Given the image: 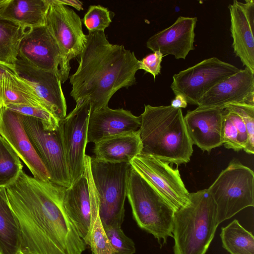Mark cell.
<instances>
[{
  "mask_svg": "<svg viewBox=\"0 0 254 254\" xmlns=\"http://www.w3.org/2000/svg\"><path fill=\"white\" fill-rule=\"evenodd\" d=\"M24 254H82L86 244L64 205L65 188L37 179L23 170L5 187Z\"/></svg>",
  "mask_w": 254,
  "mask_h": 254,
  "instance_id": "obj_1",
  "label": "cell"
},
{
  "mask_svg": "<svg viewBox=\"0 0 254 254\" xmlns=\"http://www.w3.org/2000/svg\"><path fill=\"white\" fill-rule=\"evenodd\" d=\"M86 37L78 66L68 77L70 95L76 103L88 100L93 112L108 107L119 89L136 84L139 60L123 45L110 43L104 32L89 33Z\"/></svg>",
  "mask_w": 254,
  "mask_h": 254,
  "instance_id": "obj_2",
  "label": "cell"
},
{
  "mask_svg": "<svg viewBox=\"0 0 254 254\" xmlns=\"http://www.w3.org/2000/svg\"><path fill=\"white\" fill-rule=\"evenodd\" d=\"M140 116V154L177 165L190 161L193 144L181 109L147 105Z\"/></svg>",
  "mask_w": 254,
  "mask_h": 254,
  "instance_id": "obj_3",
  "label": "cell"
},
{
  "mask_svg": "<svg viewBox=\"0 0 254 254\" xmlns=\"http://www.w3.org/2000/svg\"><path fill=\"white\" fill-rule=\"evenodd\" d=\"M219 225L207 189L190 193L189 202L174 214V254H206Z\"/></svg>",
  "mask_w": 254,
  "mask_h": 254,
  "instance_id": "obj_4",
  "label": "cell"
},
{
  "mask_svg": "<svg viewBox=\"0 0 254 254\" xmlns=\"http://www.w3.org/2000/svg\"><path fill=\"white\" fill-rule=\"evenodd\" d=\"M132 215L137 225L152 235L161 246L173 237L175 211L165 200L133 169L127 191Z\"/></svg>",
  "mask_w": 254,
  "mask_h": 254,
  "instance_id": "obj_5",
  "label": "cell"
},
{
  "mask_svg": "<svg viewBox=\"0 0 254 254\" xmlns=\"http://www.w3.org/2000/svg\"><path fill=\"white\" fill-rule=\"evenodd\" d=\"M131 168L130 163H112L91 158L90 169L103 227L121 226L124 221Z\"/></svg>",
  "mask_w": 254,
  "mask_h": 254,
  "instance_id": "obj_6",
  "label": "cell"
},
{
  "mask_svg": "<svg viewBox=\"0 0 254 254\" xmlns=\"http://www.w3.org/2000/svg\"><path fill=\"white\" fill-rule=\"evenodd\" d=\"M216 206L218 223L254 206V174L233 159L207 189Z\"/></svg>",
  "mask_w": 254,
  "mask_h": 254,
  "instance_id": "obj_7",
  "label": "cell"
},
{
  "mask_svg": "<svg viewBox=\"0 0 254 254\" xmlns=\"http://www.w3.org/2000/svg\"><path fill=\"white\" fill-rule=\"evenodd\" d=\"M91 159L86 154L83 174L65 189L64 198L67 216L81 238L88 246L93 224L99 214L98 198L90 169Z\"/></svg>",
  "mask_w": 254,
  "mask_h": 254,
  "instance_id": "obj_8",
  "label": "cell"
},
{
  "mask_svg": "<svg viewBox=\"0 0 254 254\" xmlns=\"http://www.w3.org/2000/svg\"><path fill=\"white\" fill-rule=\"evenodd\" d=\"M240 70L234 65L212 57L175 74L170 87L175 95H182L188 103L197 105L214 85Z\"/></svg>",
  "mask_w": 254,
  "mask_h": 254,
  "instance_id": "obj_9",
  "label": "cell"
},
{
  "mask_svg": "<svg viewBox=\"0 0 254 254\" xmlns=\"http://www.w3.org/2000/svg\"><path fill=\"white\" fill-rule=\"evenodd\" d=\"M45 26L56 40L62 56L63 66L69 76L70 61L82 52L87 41L79 15L57 0H49Z\"/></svg>",
  "mask_w": 254,
  "mask_h": 254,
  "instance_id": "obj_10",
  "label": "cell"
},
{
  "mask_svg": "<svg viewBox=\"0 0 254 254\" xmlns=\"http://www.w3.org/2000/svg\"><path fill=\"white\" fill-rule=\"evenodd\" d=\"M143 178L176 212L189 202L190 192L178 169L152 156L139 154L130 162Z\"/></svg>",
  "mask_w": 254,
  "mask_h": 254,
  "instance_id": "obj_11",
  "label": "cell"
},
{
  "mask_svg": "<svg viewBox=\"0 0 254 254\" xmlns=\"http://www.w3.org/2000/svg\"><path fill=\"white\" fill-rule=\"evenodd\" d=\"M19 116L28 138L50 174V181L69 187L70 179L59 128L47 130L39 120L21 114Z\"/></svg>",
  "mask_w": 254,
  "mask_h": 254,
  "instance_id": "obj_12",
  "label": "cell"
},
{
  "mask_svg": "<svg viewBox=\"0 0 254 254\" xmlns=\"http://www.w3.org/2000/svg\"><path fill=\"white\" fill-rule=\"evenodd\" d=\"M90 104L88 100L76 103L75 108L60 121L62 139L71 185L84 171L85 148Z\"/></svg>",
  "mask_w": 254,
  "mask_h": 254,
  "instance_id": "obj_13",
  "label": "cell"
},
{
  "mask_svg": "<svg viewBox=\"0 0 254 254\" xmlns=\"http://www.w3.org/2000/svg\"><path fill=\"white\" fill-rule=\"evenodd\" d=\"M18 57L36 68L56 73L62 83L69 77L59 46L45 25L31 29L24 37Z\"/></svg>",
  "mask_w": 254,
  "mask_h": 254,
  "instance_id": "obj_14",
  "label": "cell"
},
{
  "mask_svg": "<svg viewBox=\"0 0 254 254\" xmlns=\"http://www.w3.org/2000/svg\"><path fill=\"white\" fill-rule=\"evenodd\" d=\"M0 136L37 179L50 181V174L33 146L19 114L3 107L0 114Z\"/></svg>",
  "mask_w": 254,
  "mask_h": 254,
  "instance_id": "obj_15",
  "label": "cell"
},
{
  "mask_svg": "<svg viewBox=\"0 0 254 254\" xmlns=\"http://www.w3.org/2000/svg\"><path fill=\"white\" fill-rule=\"evenodd\" d=\"M14 69L17 75L30 85L49 111L60 121L66 116V103L58 76L36 68L19 58Z\"/></svg>",
  "mask_w": 254,
  "mask_h": 254,
  "instance_id": "obj_16",
  "label": "cell"
},
{
  "mask_svg": "<svg viewBox=\"0 0 254 254\" xmlns=\"http://www.w3.org/2000/svg\"><path fill=\"white\" fill-rule=\"evenodd\" d=\"M226 110L222 107H200L188 111L184 121L193 144L208 152L223 144L222 126Z\"/></svg>",
  "mask_w": 254,
  "mask_h": 254,
  "instance_id": "obj_17",
  "label": "cell"
},
{
  "mask_svg": "<svg viewBox=\"0 0 254 254\" xmlns=\"http://www.w3.org/2000/svg\"><path fill=\"white\" fill-rule=\"evenodd\" d=\"M228 9L234 53L243 65L254 72V0H234Z\"/></svg>",
  "mask_w": 254,
  "mask_h": 254,
  "instance_id": "obj_18",
  "label": "cell"
},
{
  "mask_svg": "<svg viewBox=\"0 0 254 254\" xmlns=\"http://www.w3.org/2000/svg\"><path fill=\"white\" fill-rule=\"evenodd\" d=\"M196 17L180 16L170 26L150 37L146 47L152 51H159L163 56L171 55L176 59L185 60L194 49V29Z\"/></svg>",
  "mask_w": 254,
  "mask_h": 254,
  "instance_id": "obj_19",
  "label": "cell"
},
{
  "mask_svg": "<svg viewBox=\"0 0 254 254\" xmlns=\"http://www.w3.org/2000/svg\"><path fill=\"white\" fill-rule=\"evenodd\" d=\"M242 103L254 105V72L247 67L214 85L197 106L224 107L227 104Z\"/></svg>",
  "mask_w": 254,
  "mask_h": 254,
  "instance_id": "obj_20",
  "label": "cell"
},
{
  "mask_svg": "<svg viewBox=\"0 0 254 254\" xmlns=\"http://www.w3.org/2000/svg\"><path fill=\"white\" fill-rule=\"evenodd\" d=\"M140 116L124 109L109 107L91 112L88 124L87 141L96 143L105 138L125 132L138 130Z\"/></svg>",
  "mask_w": 254,
  "mask_h": 254,
  "instance_id": "obj_21",
  "label": "cell"
},
{
  "mask_svg": "<svg viewBox=\"0 0 254 254\" xmlns=\"http://www.w3.org/2000/svg\"><path fill=\"white\" fill-rule=\"evenodd\" d=\"M94 144L95 158L112 163H130L142 150L138 130L111 136Z\"/></svg>",
  "mask_w": 254,
  "mask_h": 254,
  "instance_id": "obj_22",
  "label": "cell"
},
{
  "mask_svg": "<svg viewBox=\"0 0 254 254\" xmlns=\"http://www.w3.org/2000/svg\"><path fill=\"white\" fill-rule=\"evenodd\" d=\"M0 103L2 107L8 105H25L49 111L32 87L17 75L15 69L6 71L0 79Z\"/></svg>",
  "mask_w": 254,
  "mask_h": 254,
  "instance_id": "obj_23",
  "label": "cell"
},
{
  "mask_svg": "<svg viewBox=\"0 0 254 254\" xmlns=\"http://www.w3.org/2000/svg\"><path fill=\"white\" fill-rule=\"evenodd\" d=\"M49 0H10L0 17L31 29L45 25Z\"/></svg>",
  "mask_w": 254,
  "mask_h": 254,
  "instance_id": "obj_24",
  "label": "cell"
},
{
  "mask_svg": "<svg viewBox=\"0 0 254 254\" xmlns=\"http://www.w3.org/2000/svg\"><path fill=\"white\" fill-rule=\"evenodd\" d=\"M20 244L19 229L8 205L5 188L0 187V254H16Z\"/></svg>",
  "mask_w": 254,
  "mask_h": 254,
  "instance_id": "obj_25",
  "label": "cell"
},
{
  "mask_svg": "<svg viewBox=\"0 0 254 254\" xmlns=\"http://www.w3.org/2000/svg\"><path fill=\"white\" fill-rule=\"evenodd\" d=\"M31 29L0 17V63L14 67L22 39Z\"/></svg>",
  "mask_w": 254,
  "mask_h": 254,
  "instance_id": "obj_26",
  "label": "cell"
},
{
  "mask_svg": "<svg viewBox=\"0 0 254 254\" xmlns=\"http://www.w3.org/2000/svg\"><path fill=\"white\" fill-rule=\"evenodd\" d=\"M223 248L230 254H254V237L239 221L234 219L221 228Z\"/></svg>",
  "mask_w": 254,
  "mask_h": 254,
  "instance_id": "obj_27",
  "label": "cell"
},
{
  "mask_svg": "<svg viewBox=\"0 0 254 254\" xmlns=\"http://www.w3.org/2000/svg\"><path fill=\"white\" fill-rule=\"evenodd\" d=\"M222 140L226 148L236 151L244 150L248 142L247 131L243 120L227 110L222 122Z\"/></svg>",
  "mask_w": 254,
  "mask_h": 254,
  "instance_id": "obj_28",
  "label": "cell"
},
{
  "mask_svg": "<svg viewBox=\"0 0 254 254\" xmlns=\"http://www.w3.org/2000/svg\"><path fill=\"white\" fill-rule=\"evenodd\" d=\"M23 170L19 157L0 136V187L14 182Z\"/></svg>",
  "mask_w": 254,
  "mask_h": 254,
  "instance_id": "obj_29",
  "label": "cell"
},
{
  "mask_svg": "<svg viewBox=\"0 0 254 254\" xmlns=\"http://www.w3.org/2000/svg\"><path fill=\"white\" fill-rule=\"evenodd\" d=\"M228 111L238 115L244 122L248 133V142L244 149L246 153H254V105L246 103H231L224 106Z\"/></svg>",
  "mask_w": 254,
  "mask_h": 254,
  "instance_id": "obj_30",
  "label": "cell"
},
{
  "mask_svg": "<svg viewBox=\"0 0 254 254\" xmlns=\"http://www.w3.org/2000/svg\"><path fill=\"white\" fill-rule=\"evenodd\" d=\"M5 108L23 115L35 118L41 122L43 128L54 131L59 127L60 120L49 110L41 108L17 105H8Z\"/></svg>",
  "mask_w": 254,
  "mask_h": 254,
  "instance_id": "obj_31",
  "label": "cell"
},
{
  "mask_svg": "<svg viewBox=\"0 0 254 254\" xmlns=\"http://www.w3.org/2000/svg\"><path fill=\"white\" fill-rule=\"evenodd\" d=\"M83 22L89 33L104 32L112 22L110 12L101 5H90Z\"/></svg>",
  "mask_w": 254,
  "mask_h": 254,
  "instance_id": "obj_32",
  "label": "cell"
},
{
  "mask_svg": "<svg viewBox=\"0 0 254 254\" xmlns=\"http://www.w3.org/2000/svg\"><path fill=\"white\" fill-rule=\"evenodd\" d=\"M114 254H133L136 249L133 241L123 232L121 226L104 227Z\"/></svg>",
  "mask_w": 254,
  "mask_h": 254,
  "instance_id": "obj_33",
  "label": "cell"
},
{
  "mask_svg": "<svg viewBox=\"0 0 254 254\" xmlns=\"http://www.w3.org/2000/svg\"><path fill=\"white\" fill-rule=\"evenodd\" d=\"M89 246L92 254H114L99 214L93 224Z\"/></svg>",
  "mask_w": 254,
  "mask_h": 254,
  "instance_id": "obj_34",
  "label": "cell"
},
{
  "mask_svg": "<svg viewBox=\"0 0 254 254\" xmlns=\"http://www.w3.org/2000/svg\"><path fill=\"white\" fill-rule=\"evenodd\" d=\"M164 56L159 51H154L139 61V69L151 74L154 79L160 73L161 63Z\"/></svg>",
  "mask_w": 254,
  "mask_h": 254,
  "instance_id": "obj_35",
  "label": "cell"
},
{
  "mask_svg": "<svg viewBox=\"0 0 254 254\" xmlns=\"http://www.w3.org/2000/svg\"><path fill=\"white\" fill-rule=\"evenodd\" d=\"M188 105V103L185 98L182 95L178 94L171 101V106L175 108H185Z\"/></svg>",
  "mask_w": 254,
  "mask_h": 254,
  "instance_id": "obj_36",
  "label": "cell"
},
{
  "mask_svg": "<svg viewBox=\"0 0 254 254\" xmlns=\"http://www.w3.org/2000/svg\"><path fill=\"white\" fill-rule=\"evenodd\" d=\"M57 1L64 5H69L78 10H83V3L81 1L76 0H57Z\"/></svg>",
  "mask_w": 254,
  "mask_h": 254,
  "instance_id": "obj_37",
  "label": "cell"
},
{
  "mask_svg": "<svg viewBox=\"0 0 254 254\" xmlns=\"http://www.w3.org/2000/svg\"><path fill=\"white\" fill-rule=\"evenodd\" d=\"M10 69H14V67H12L0 63V79L4 73Z\"/></svg>",
  "mask_w": 254,
  "mask_h": 254,
  "instance_id": "obj_38",
  "label": "cell"
},
{
  "mask_svg": "<svg viewBox=\"0 0 254 254\" xmlns=\"http://www.w3.org/2000/svg\"><path fill=\"white\" fill-rule=\"evenodd\" d=\"M10 0H0V14Z\"/></svg>",
  "mask_w": 254,
  "mask_h": 254,
  "instance_id": "obj_39",
  "label": "cell"
},
{
  "mask_svg": "<svg viewBox=\"0 0 254 254\" xmlns=\"http://www.w3.org/2000/svg\"><path fill=\"white\" fill-rule=\"evenodd\" d=\"M2 108H3V107H2V106H1V104L0 103V114L1 112V110H2Z\"/></svg>",
  "mask_w": 254,
  "mask_h": 254,
  "instance_id": "obj_40",
  "label": "cell"
},
{
  "mask_svg": "<svg viewBox=\"0 0 254 254\" xmlns=\"http://www.w3.org/2000/svg\"><path fill=\"white\" fill-rule=\"evenodd\" d=\"M16 254H24L23 253H22L20 251H19Z\"/></svg>",
  "mask_w": 254,
  "mask_h": 254,
  "instance_id": "obj_41",
  "label": "cell"
}]
</instances>
